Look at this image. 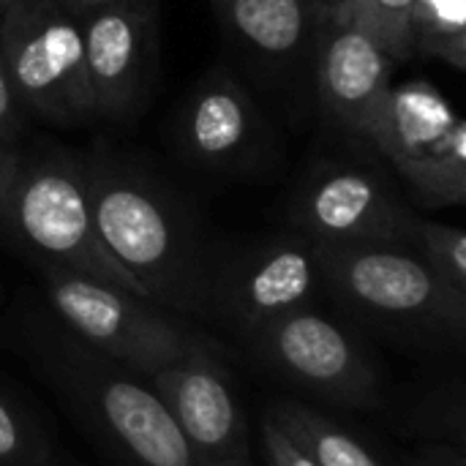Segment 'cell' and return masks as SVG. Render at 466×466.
<instances>
[{
	"instance_id": "6da1fadb",
	"label": "cell",
	"mask_w": 466,
	"mask_h": 466,
	"mask_svg": "<svg viewBox=\"0 0 466 466\" xmlns=\"http://www.w3.org/2000/svg\"><path fill=\"white\" fill-rule=\"evenodd\" d=\"M0 227L22 240L44 268H63L147 300L145 287L98 238L87 194V169H79L74 161L44 158L22 167L19 158L0 210Z\"/></svg>"
},
{
	"instance_id": "7a4b0ae2",
	"label": "cell",
	"mask_w": 466,
	"mask_h": 466,
	"mask_svg": "<svg viewBox=\"0 0 466 466\" xmlns=\"http://www.w3.org/2000/svg\"><path fill=\"white\" fill-rule=\"evenodd\" d=\"M322 279L363 317L401 328L461 339L466 295L453 292L420 254L396 243H319Z\"/></svg>"
},
{
	"instance_id": "3957f363",
	"label": "cell",
	"mask_w": 466,
	"mask_h": 466,
	"mask_svg": "<svg viewBox=\"0 0 466 466\" xmlns=\"http://www.w3.org/2000/svg\"><path fill=\"white\" fill-rule=\"evenodd\" d=\"M93 221L106 251L145 287L147 300L194 309L199 281L188 240L169 208L139 177L87 172Z\"/></svg>"
},
{
	"instance_id": "277c9868",
	"label": "cell",
	"mask_w": 466,
	"mask_h": 466,
	"mask_svg": "<svg viewBox=\"0 0 466 466\" xmlns=\"http://www.w3.org/2000/svg\"><path fill=\"white\" fill-rule=\"evenodd\" d=\"M0 16V52L25 112L76 123L90 109L82 19L57 0H11Z\"/></svg>"
},
{
	"instance_id": "5b68a950",
	"label": "cell",
	"mask_w": 466,
	"mask_h": 466,
	"mask_svg": "<svg viewBox=\"0 0 466 466\" xmlns=\"http://www.w3.org/2000/svg\"><path fill=\"white\" fill-rule=\"evenodd\" d=\"M369 139L426 208L466 199V126L434 85H390Z\"/></svg>"
},
{
	"instance_id": "8992f818",
	"label": "cell",
	"mask_w": 466,
	"mask_h": 466,
	"mask_svg": "<svg viewBox=\"0 0 466 466\" xmlns=\"http://www.w3.org/2000/svg\"><path fill=\"white\" fill-rule=\"evenodd\" d=\"M44 279L63 325L112 363L153 377L194 341L137 295L63 268H44Z\"/></svg>"
},
{
	"instance_id": "52a82bcc",
	"label": "cell",
	"mask_w": 466,
	"mask_h": 466,
	"mask_svg": "<svg viewBox=\"0 0 466 466\" xmlns=\"http://www.w3.org/2000/svg\"><path fill=\"white\" fill-rule=\"evenodd\" d=\"M68 377L98 426L137 466H202L180 426L150 385L137 382L85 350H68Z\"/></svg>"
},
{
	"instance_id": "ba28073f",
	"label": "cell",
	"mask_w": 466,
	"mask_h": 466,
	"mask_svg": "<svg viewBox=\"0 0 466 466\" xmlns=\"http://www.w3.org/2000/svg\"><path fill=\"white\" fill-rule=\"evenodd\" d=\"M251 339L289 382L336 404L369 407L380 393V377L366 352L322 314L309 309L284 314Z\"/></svg>"
},
{
	"instance_id": "9c48e42d",
	"label": "cell",
	"mask_w": 466,
	"mask_h": 466,
	"mask_svg": "<svg viewBox=\"0 0 466 466\" xmlns=\"http://www.w3.org/2000/svg\"><path fill=\"white\" fill-rule=\"evenodd\" d=\"M199 464H246L243 418L221 366L199 341L150 377Z\"/></svg>"
},
{
	"instance_id": "30bf717a",
	"label": "cell",
	"mask_w": 466,
	"mask_h": 466,
	"mask_svg": "<svg viewBox=\"0 0 466 466\" xmlns=\"http://www.w3.org/2000/svg\"><path fill=\"white\" fill-rule=\"evenodd\" d=\"M295 221L319 243H412L418 216L374 175L330 169L317 175L295 202Z\"/></svg>"
},
{
	"instance_id": "8fae6325",
	"label": "cell",
	"mask_w": 466,
	"mask_h": 466,
	"mask_svg": "<svg viewBox=\"0 0 466 466\" xmlns=\"http://www.w3.org/2000/svg\"><path fill=\"white\" fill-rule=\"evenodd\" d=\"M319 281L314 243H273L224 268L210 287V300L224 319L254 336L279 317L309 309Z\"/></svg>"
},
{
	"instance_id": "7c38bea8",
	"label": "cell",
	"mask_w": 466,
	"mask_h": 466,
	"mask_svg": "<svg viewBox=\"0 0 466 466\" xmlns=\"http://www.w3.org/2000/svg\"><path fill=\"white\" fill-rule=\"evenodd\" d=\"M153 38L150 0L112 5L82 19L85 74L93 115L117 117L139 96Z\"/></svg>"
},
{
	"instance_id": "4fadbf2b",
	"label": "cell",
	"mask_w": 466,
	"mask_h": 466,
	"mask_svg": "<svg viewBox=\"0 0 466 466\" xmlns=\"http://www.w3.org/2000/svg\"><path fill=\"white\" fill-rule=\"evenodd\" d=\"M319 55V93L328 112L352 134L366 137L390 93L393 60L360 27L333 19Z\"/></svg>"
},
{
	"instance_id": "5bb4252c",
	"label": "cell",
	"mask_w": 466,
	"mask_h": 466,
	"mask_svg": "<svg viewBox=\"0 0 466 466\" xmlns=\"http://www.w3.org/2000/svg\"><path fill=\"white\" fill-rule=\"evenodd\" d=\"M257 112L248 96L232 82L218 79L202 85L186 112V145L210 164H227L254 137Z\"/></svg>"
},
{
	"instance_id": "9a60e30c",
	"label": "cell",
	"mask_w": 466,
	"mask_h": 466,
	"mask_svg": "<svg viewBox=\"0 0 466 466\" xmlns=\"http://www.w3.org/2000/svg\"><path fill=\"white\" fill-rule=\"evenodd\" d=\"M268 420L287 434L317 466H382L380 459L336 420L303 404H279Z\"/></svg>"
},
{
	"instance_id": "2e32d148",
	"label": "cell",
	"mask_w": 466,
	"mask_h": 466,
	"mask_svg": "<svg viewBox=\"0 0 466 466\" xmlns=\"http://www.w3.org/2000/svg\"><path fill=\"white\" fill-rule=\"evenodd\" d=\"M221 5L229 27L270 55L292 52L309 25V0H224Z\"/></svg>"
},
{
	"instance_id": "e0dca14e",
	"label": "cell",
	"mask_w": 466,
	"mask_h": 466,
	"mask_svg": "<svg viewBox=\"0 0 466 466\" xmlns=\"http://www.w3.org/2000/svg\"><path fill=\"white\" fill-rule=\"evenodd\" d=\"M412 11H415V0H352L339 8H330V16L369 33L396 63L415 55L412 27H410Z\"/></svg>"
},
{
	"instance_id": "ac0fdd59",
	"label": "cell",
	"mask_w": 466,
	"mask_h": 466,
	"mask_svg": "<svg viewBox=\"0 0 466 466\" xmlns=\"http://www.w3.org/2000/svg\"><path fill=\"white\" fill-rule=\"evenodd\" d=\"M410 27L415 52L466 68V0H415Z\"/></svg>"
},
{
	"instance_id": "d6986e66",
	"label": "cell",
	"mask_w": 466,
	"mask_h": 466,
	"mask_svg": "<svg viewBox=\"0 0 466 466\" xmlns=\"http://www.w3.org/2000/svg\"><path fill=\"white\" fill-rule=\"evenodd\" d=\"M412 243L423 262L459 295H466V235L464 229L437 221L415 224Z\"/></svg>"
},
{
	"instance_id": "ffe728a7",
	"label": "cell",
	"mask_w": 466,
	"mask_h": 466,
	"mask_svg": "<svg viewBox=\"0 0 466 466\" xmlns=\"http://www.w3.org/2000/svg\"><path fill=\"white\" fill-rule=\"evenodd\" d=\"M41 448L22 412L0 396V466H38Z\"/></svg>"
},
{
	"instance_id": "44dd1931",
	"label": "cell",
	"mask_w": 466,
	"mask_h": 466,
	"mask_svg": "<svg viewBox=\"0 0 466 466\" xmlns=\"http://www.w3.org/2000/svg\"><path fill=\"white\" fill-rule=\"evenodd\" d=\"M22 115L25 109L16 101V93L8 79V68L0 52V145L14 150L16 139L22 137Z\"/></svg>"
},
{
	"instance_id": "7402d4cb",
	"label": "cell",
	"mask_w": 466,
	"mask_h": 466,
	"mask_svg": "<svg viewBox=\"0 0 466 466\" xmlns=\"http://www.w3.org/2000/svg\"><path fill=\"white\" fill-rule=\"evenodd\" d=\"M262 445H265V459L273 466H317L287 434H281L268 418L262 423Z\"/></svg>"
},
{
	"instance_id": "603a6c76",
	"label": "cell",
	"mask_w": 466,
	"mask_h": 466,
	"mask_svg": "<svg viewBox=\"0 0 466 466\" xmlns=\"http://www.w3.org/2000/svg\"><path fill=\"white\" fill-rule=\"evenodd\" d=\"M410 466H466L461 448L453 445H429L426 451H420Z\"/></svg>"
},
{
	"instance_id": "cb8c5ba5",
	"label": "cell",
	"mask_w": 466,
	"mask_h": 466,
	"mask_svg": "<svg viewBox=\"0 0 466 466\" xmlns=\"http://www.w3.org/2000/svg\"><path fill=\"white\" fill-rule=\"evenodd\" d=\"M16 167H19V153L16 150H8L0 145V210H3V202H5V194H8V186L16 175Z\"/></svg>"
},
{
	"instance_id": "d4e9b609",
	"label": "cell",
	"mask_w": 466,
	"mask_h": 466,
	"mask_svg": "<svg viewBox=\"0 0 466 466\" xmlns=\"http://www.w3.org/2000/svg\"><path fill=\"white\" fill-rule=\"evenodd\" d=\"M57 3L66 5L74 16L85 19L87 14H96V11H104L112 5H123V3H134V0H57Z\"/></svg>"
},
{
	"instance_id": "484cf974",
	"label": "cell",
	"mask_w": 466,
	"mask_h": 466,
	"mask_svg": "<svg viewBox=\"0 0 466 466\" xmlns=\"http://www.w3.org/2000/svg\"><path fill=\"white\" fill-rule=\"evenodd\" d=\"M319 3H325V5H328V11H330V8H339V5L352 3V0H319Z\"/></svg>"
},
{
	"instance_id": "4316f807",
	"label": "cell",
	"mask_w": 466,
	"mask_h": 466,
	"mask_svg": "<svg viewBox=\"0 0 466 466\" xmlns=\"http://www.w3.org/2000/svg\"><path fill=\"white\" fill-rule=\"evenodd\" d=\"M202 466H246V464H202Z\"/></svg>"
},
{
	"instance_id": "83f0119b",
	"label": "cell",
	"mask_w": 466,
	"mask_h": 466,
	"mask_svg": "<svg viewBox=\"0 0 466 466\" xmlns=\"http://www.w3.org/2000/svg\"><path fill=\"white\" fill-rule=\"evenodd\" d=\"M8 3H11V0H0V5H8Z\"/></svg>"
},
{
	"instance_id": "f1b7e54d",
	"label": "cell",
	"mask_w": 466,
	"mask_h": 466,
	"mask_svg": "<svg viewBox=\"0 0 466 466\" xmlns=\"http://www.w3.org/2000/svg\"><path fill=\"white\" fill-rule=\"evenodd\" d=\"M265 466H273V464H270V461H268V464H265Z\"/></svg>"
},
{
	"instance_id": "f546056e",
	"label": "cell",
	"mask_w": 466,
	"mask_h": 466,
	"mask_svg": "<svg viewBox=\"0 0 466 466\" xmlns=\"http://www.w3.org/2000/svg\"><path fill=\"white\" fill-rule=\"evenodd\" d=\"M218 3H224V0H218Z\"/></svg>"
}]
</instances>
